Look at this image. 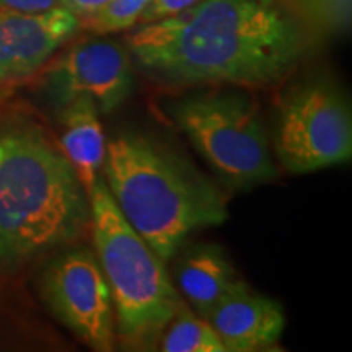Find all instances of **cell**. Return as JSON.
Here are the masks:
<instances>
[{"label": "cell", "instance_id": "2", "mask_svg": "<svg viewBox=\"0 0 352 352\" xmlns=\"http://www.w3.org/2000/svg\"><path fill=\"white\" fill-rule=\"evenodd\" d=\"M101 170L122 217L164 263L192 233L228 217L220 189L153 139L121 134L109 140Z\"/></svg>", "mask_w": 352, "mask_h": 352}, {"label": "cell", "instance_id": "15", "mask_svg": "<svg viewBox=\"0 0 352 352\" xmlns=\"http://www.w3.org/2000/svg\"><path fill=\"white\" fill-rule=\"evenodd\" d=\"M201 0H151L145 10L140 15L139 23H151L166 16L175 15V13L184 10V8L195 6Z\"/></svg>", "mask_w": 352, "mask_h": 352}, {"label": "cell", "instance_id": "18", "mask_svg": "<svg viewBox=\"0 0 352 352\" xmlns=\"http://www.w3.org/2000/svg\"><path fill=\"white\" fill-rule=\"evenodd\" d=\"M7 95H8V91H7V88L2 85V82H0V103H2L3 100L7 98Z\"/></svg>", "mask_w": 352, "mask_h": 352}, {"label": "cell", "instance_id": "11", "mask_svg": "<svg viewBox=\"0 0 352 352\" xmlns=\"http://www.w3.org/2000/svg\"><path fill=\"white\" fill-rule=\"evenodd\" d=\"M226 253L214 245H199L188 250L176 267V284L195 314L208 320L214 307L240 284Z\"/></svg>", "mask_w": 352, "mask_h": 352}, {"label": "cell", "instance_id": "12", "mask_svg": "<svg viewBox=\"0 0 352 352\" xmlns=\"http://www.w3.org/2000/svg\"><path fill=\"white\" fill-rule=\"evenodd\" d=\"M60 127L63 153L76 170L87 196H90L107 155V139L98 108L85 96L74 100L63 108Z\"/></svg>", "mask_w": 352, "mask_h": 352}, {"label": "cell", "instance_id": "16", "mask_svg": "<svg viewBox=\"0 0 352 352\" xmlns=\"http://www.w3.org/2000/svg\"><path fill=\"white\" fill-rule=\"evenodd\" d=\"M109 2H111V0H59L57 6L65 8V10L72 13V15H76L77 19L82 21L96 15V13L103 10Z\"/></svg>", "mask_w": 352, "mask_h": 352}, {"label": "cell", "instance_id": "19", "mask_svg": "<svg viewBox=\"0 0 352 352\" xmlns=\"http://www.w3.org/2000/svg\"><path fill=\"white\" fill-rule=\"evenodd\" d=\"M2 12H3V10H2V8H0V15H2Z\"/></svg>", "mask_w": 352, "mask_h": 352}, {"label": "cell", "instance_id": "17", "mask_svg": "<svg viewBox=\"0 0 352 352\" xmlns=\"http://www.w3.org/2000/svg\"><path fill=\"white\" fill-rule=\"evenodd\" d=\"M59 0H0L2 10L38 13L57 7Z\"/></svg>", "mask_w": 352, "mask_h": 352}, {"label": "cell", "instance_id": "1", "mask_svg": "<svg viewBox=\"0 0 352 352\" xmlns=\"http://www.w3.org/2000/svg\"><path fill=\"white\" fill-rule=\"evenodd\" d=\"M138 67L164 85H277L305 51L298 21L270 0H201L126 36Z\"/></svg>", "mask_w": 352, "mask_h": 352}, {"label": "cell", "instance_id": "6", "mask_svg": "<svg viewBox=\"0 0 352 352\" xmlns=\"http://www.w3.org/2000/svg\"><path fill=\"white\" fill-rule=\"evenodd\" d=\"M274 151L290 175L349 162L352 118L341 91L321 80L292 88L279 108Z\"/></svg>", "mask_w": 352, "mask_h": 352}, {"label": "cell", "instance_id": "4", "mask_svg": "<svg viewBox=\"0 0 352 352\" xmlns=\"http://www.w3.org/2000/svg\"><path fill=\"white\" fill-rule=\"evenodd\" d=\"M88 199L96 259L116 310L121 346L153 351L166 324L186 303L164 261L121 215L103 176H98Z\"/></svg>", "mask_w": 352, "mask_h": 352}, {"label": "cell", "instance_id": "14", "mask_svg": "<svg viewBox=\"0 0 352 352\" xmlns=\"http://www.w3.org/2000/svg\"><path fill=\"white\" fill-rule=\"evenodd\" d=\"M151 0H111L103 10L80 21V28L96 34L126 32L139 23L140 15Z\"/></svg>", "mask_w": 352, "mask_h": 352}, {"label": "cell", "instance_id": "9", "mask_svg": "<svg viewBox=\"0 0 352 352\" xmlns=\"http://www.w3.org/2000/svg\"><path fill=\"white\" fill-rule=\"evenodd\" d=\"M78 30L80 20L59 6L38 13L3 10L0 15V82L32 76Z\"/></svg>", "mask_w": 352, "mask_h": 352}, {"label": "cell", "instance_id": "5", "mask_svg": "<svg viewBox=\"0 0 352 352\" xmlns=\"http://www.w3.org/2000/svg\"><path fill=\"white\" fill-rule=\"evenodd\" d=\"M171 113L227 186L245 191L274 182L279 175L261 113L248 95L199 91L184 96Z\"/></svg>", "mask_w": 352, "mask_h": 352}, {"label": "cell", "instance_id": "7", "mask_svg": "<svg viewBox=\"0 0 352 352\" xmlns=\"http://www.w3.org/2000/svg\"><path fill=\"white\" fill-rule=\"evenodd\" d=\"M41 289L54 315L85 344L98 352L114 349L111 294L94 253L72 250L52 259Z\"/></svg>", "mask_w": 352, "mask_h": 352}, {"label": "cell", "instance_id": "8", "mask_svg": "<svg viewBox=\"0 0 352 352\" xmlns=\"http://www.w3.org/2000/svg\"><path fill=\"white\" fill-rule=\"evenodd\" d=\"M44 91L56 107L90 98L98 113L108 114L129 98L134 65L126 47L111 39H83L51 64Z\"/></svg>", "mask_w": 352, "mask_h": 352}, {"label": "cell", "instance_id": "10", "mask_svg": "<svg viewBox=\"0 0 352 352\" xmlns=\"http://www.w3.org/2000/svg\"><path fill=\"white\" fill-rule=\"evenodd\" d=\"M226 352L266 349L283 336V307L248 289L243 280L220 300L208 316Z\"/></svg>", "mask_w": 352, "mask_h": 352}, {"label": "cell", "instance_id": "3", "mask_svg": "<svg viewBox=\"0 0 352 352\" xmlns=\"http://www.w3.org/2000/svg\"><path fill=\"white\" fill-rule=\"evenodd\" d=\"M90 199L63 151L36 126L0 129V266L78 239Z\"/></svg>", "mask_w": 352, "mask_h": 352}, {"label": "cell", "instance_id": "13", "mask_svg": "<svg viewBox=\"0 0 352 352\" xmlns=\"http://www.w3.org/2000/svg\"><path fill=\"white\" fill-rule=\"evenodd\" d=\"M158 344L164 352H226L209 321L186 305L166 324Z\"/></svg>", "mask_w": 352, "mask_h": 352}]
</instances>
